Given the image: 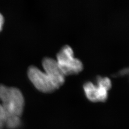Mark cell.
<instances>
[{
    "label": "cell",
    "instance_id": "obj_1",
    "mask_svg": "<svg viewBox=\"0 0 129 129\" xmlns=\"http://www.w3.org/2000/svg\"><path fill=\"white\" fill-rule=\"evenodd\" d=\"M24 107V99L21 90L16 87L0 84V109L7 118L21 117Z\"/></svg>",
    "mask_w": 129,
    "mask_h": 129
},
{
    "label": "cell",
    "instance_id": "obj_5",
    "mask_svg": "<svg viewBox=\"0 0 129 129\" xmlns=\"http://www.w3.org/2000/svg\"><path fill=\"white\" fill-rule=\"evenodd\" d=\"M83 89L86 96L90 102H104L108 100L109 90L99 84L97 86L88 81L84 84Z\"/></svg>",
    "mask_w": 129,
    "mask_h": 129
},
{
    "label": "cell",
    "instance_id": "obj_2",
    "mask_svg": "<svg viewBox=\"0 0 129 129\" xmlns=\"http://www.w3.org/2000/svg\"><path fill=\"white\" fill-rule=\"evenodd\" d=\"M56 60L66 76L78 74L83 69L82 62L74 56L72 48L68 45L62 47L56 55Z\"/></svg>",
    "mask_w": 129,
    "mask_h": 129
},
{
    "label": "cell",
    "instance_id": "obj_8",
    "mask_svg": "<svg viewBox=\"0 0 129 129\" xmlns=\"http://www.w3.org/2000/svg\"><path fill=\"white\" fill-rule=\"evenodd\" d=\"M5 23V18L3 15L0 13V32L2 31Z\"/></svg>",
    "mask_w": 129,
    "mask_h": 129
},
{
    "label": "cell",
    "instance_id": "obj_7",
    "mask_svg": "<svg viewBox=\"0 0 129 129\" xmlns=\"http://www.w3.org/2000/svg\"><path fill=\"white\" fill-rule=\"evenodd\" d=\"M97 83L101 85L108 90L111 89L112 86L111 79L107 77L102 78V77H98L97 78Z\"/></svg>",
    "mask_w": 129,
    "mask_h": 129
},
{
    "label": "cell",
    "instance_id": "obj_6",
    "mask_svg": "<svg viewBox=\"0 0 129 129\" xmlns=\"http://www.w3.org/2000/svg\"><path fill=\"white\" fill-rule=\"evenodd\" d=\"M5 123L10 129H14L19 127L21 123L20 117H9L7 118Z\"/></svg>",
    "mask_w": 129,
    "mask_h": 129
},
{
    "label": "cell",
    "instance_id": "obj_3",
    "mask_svg": "<svg viewBox=\"0 0 129 129\" xmlns=\"http://www.w3.org/2000/svg\"><path fill=\"white\" fill-rule=\"evenodd\" d=\"M27 75L34 86L41 92L51 93L58 89L49 76L36 66L29 67Z\"/></svg>",
    "mask_w": 129,
    "mask_h": 129
},
{
    "label": "cell",
    "instance_id": "obj_4",
    "mask_svg": "<svg viewBox=\"0 0 129 129\" xmlns=\"http://www.w3.org/2000/svg\"><path fill=\"white\" fill-rule=\"evenodd\" d=\"M42 66L45 72L58 88L64 82L65 77L57 64L56 60L52 57H45L42 61Z\"/></svg>",
    "mask_w": 129,
    "mask_h": 129
}]
</instances>
